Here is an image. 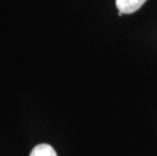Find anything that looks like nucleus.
Masks as SVG:
<instances>
[{"instance_id":"1","label":"nucleus","mask_w":157,"mask_h":156,"mask_svg":"<svg viewBox=\"0 0 157 156\" xmlns=\"http://www.w3.org/2000/svg\"><path fill=\"white\" fill-rule=\"evenodd\" d=\"M147 0H116L117 8L123 14H131L138 10Z\"/></svg>"},{"instance_id":"2","label":"nucleus","mask_w":157,"mask_h":156,"mask_svg":"<svg viewBox=\"0 0 157 156\" xmlns=\"http://www.w3.org/2000/svg\"><path fill=\"white\" fill-rule=\"evenodd\" d=\"M29 156H57V153L51 145L39 144L34 147Z\"/></svg>"}]
</instances>
